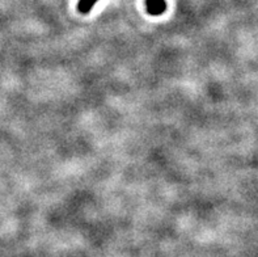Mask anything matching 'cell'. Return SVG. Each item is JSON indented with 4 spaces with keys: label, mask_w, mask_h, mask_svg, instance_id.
<instances>
[{
    "label": "cell",
    "mask_w": 258,
    "mask_h": 257,
    "mask_svg": "<svg viewBox=\"0 0 258 257\" xmlns=\"http://www.w3.org/2000/svg\"><path fill=\"white\" fill-rule=\"evenodd\" d=\"M147 10L152 15H160L165 10V2L164 0H147Z\"/></svg>",
    "instance_id": "1"
},
{
    "label": "cell",
    "mask_w": 258,
    "mask_h": 257,
    "mask_svg": "<svg viewBox=\"0 0 258 257\" xmlns=\"http://www.w3.org/2000/svg\"><path fill=\"white\" fill-rule=\"evenodd\" d=\"M98 0H79L78 10L83 15H87L92 11V8L97 4Z\"/></svg>",
    "instance_id": "2"
}]
</instances>
